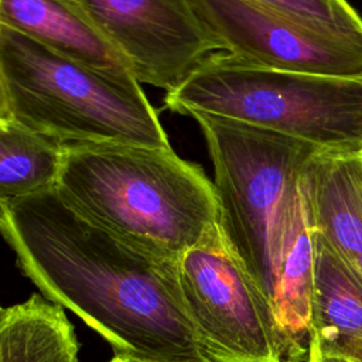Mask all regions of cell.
Returning <instances> with one entry per match:
<instances>
[{
  "instance_id": "6da1fadb",
  "label": "cell",
  "mask_w": 362,
  "mask_h": 362,
  "mask_svg": "<svg viewBox=\"0 0 362 362\" xmlns=\"http://www.w3.org/2000/svg\"><path fill=\"white\" fill-rule=\"evenodd\" d=\"M0 229L42 296L76 314L115 354L209 362L185 307L178 260L92 222L55 188L0 202Z\"/></svg>"
},
{
  "instance_id": "7a4b0ae2",
  "label": "cell",
  "mask_w": 362,
  "mask_h": 362,
  "mask_svg": "<svg viewBox=\"0 0 362 362\" xmlns=\"http://www.w3.org/2000/svg\"><path fill=\"white\" fill-rule=\"evenodd\" d=\"M214 168L219 223L290 334L310 328L314 239L301 187L320 148L235 119L194 112Z\"/></svg>"
},
{
  "instance_id": "3957f363",
  "label": "cell",
  "mask_w": 362,
  "mask_h": 362,
  "mask_svg": "<svg viewBox=\"0 0 362 362\" xmlns=\"http://www.w3.org/2000/svg\"><path fill=\"white\" fill-rule=\"evenodd\" d=\"M55 189L92 222L173 260L219 225L214 182L171 146L66 144Z\"/></svg>"
},
{
  "instance_id": "277c9868",
  "label": "cell",
  "mask_w": 362,
  "mask_h": 362,
  "mask_svg": "<svg viewBox=\"0 0 362 362\" xmlns=\"http://www.w3.org/2000/svg\"><path fill=\"white\" fill-rule=\"evenodd\" d=\"M0 119L62 144L171 146L139 81L100 74L3 24Z\"/></svg>"
},
{
  "instance_id": "5b68a950",
  "label": "cell",
  "mask_w": 362,
  "mask_h": 362,
  "mask_svg": "<svg viewBox=\"0 0 362 362\" xmlns=\"http://www.w3.org/2000/svg\"><path fill=\"white\" fill-rule=\"evenodd\" d=\"M164 106L235 119L310 143L362 156V81L267 69L228 52L211 54Z\"/></svg>"
},
{
  "instance_id": "8992f818",
  "label": "cell",
  "mask_w": 362,
  "mask_h": 362,
  "mask_svg": "<svg viewBox=\"0 0 362 362\" xmlns=\"http://www.w3.org/2000/svg\"><path fill=\"white\" fill-rule=\"evenodd\" d=\"M198 344L209 362H303L277 313L226 239L221 223L178 259Z\"/></svg>"
},
{
  "instance_id": "52a82bcc",
  "label": "cell",
  "mask_w": 362,
  "mask_h": 362,
  "mask_svg": "<svg viewBox=\"0 0 362 362\" xmlns=\"http://www.w3.org/2000/svg\"><path fill=\"white\" fill-rule=\"evenodd\" d=\"M218 49L267 69L362 81V40L313 28L250 0H187Z\"/></svg>"
},
{
  "instance_id": "ba28073f",
  "label": "cell",
  "mask_w": 362,
  "mask_h": 362,
  "mask_svg": "<svg viewBox=\"0 0 362 362\" xmlns=\"http://www.w3.org/2000/svg\"><path fill=\"white\" fill-rule=\"evenodd\" d=\"M127 59L134 78L165 93L218 47L187 0H65Z\"/></svg>"
},
{
  "instance_id": "9c48e42d",
  "label": "cell",
  "mask_w": 362,
  "mask_h": 362,
  "mask_svg": "<svg viewBox=\"0 0 362 362\" xmlns=\"http://www.w3.org/2000/svg\"><path fill=\"white\" fill-rule=\"evenodd\" d=\"M301 187L311 228L362 274V156L318 150Z\"/></svg>"
},
{
  "instance_id": "30bf717a",
  "label": "cell",
  "mask_w": 362,
  "mask_h": 362,
  "mask_svg": "<svg viewBox=\"0 0 362 362\" xmlns=\"http://www.w3.org/2000/svg\"><path fill=\"white\" fill-rule=\"evenodd\" d=\"M0 24L100 74L136 79L123 54L65 0H0Z\"/></svg>"
},
{
  "instance_id": "8fae6325",
  "label": "cell",
  "mask_w": 362,
  "mask_h": 362,
  "mask_svg": "<svg viewBox=\"0 0 362 362\" xmlns=\"http://www.w3.org/2000/svg\"><path fill=\"white\" fill-rule=\"evenodd\" d=\"M311 339L320 352L362 362V274L313 229Z\"/></svg>"
},
{
  "instance_id": "7c38bea8",
  "label": "cell",
  "mask_w": 362,
  "mask_h": 362,
  "mask_svg": "<svg viewBox=\"0 0 362 362\" xmlns=\"http://www.w3.org/2000/svg\"><path fill=\"white\" fill-rule=\"evenodd\" d=\"M78 341L64 307L44 296L0 311V362H78Z\"/></svg>"
},
{
  "instance_id": "4fadbf2b",
  "label": "cell",
  "mask_w": 362,
  "mask_h": 362,
  "mask_svg": "<svg viewBox=\"0 0 362 362\" xmlns=\"http://www.w3.org/2000/svg\"><path fill=\"white\" fill-rule=\"evenodd\" d=\"M66 144L0 119V202L57 187Z\"/></svg>"
},
{
  "instance_id": "5bb4252c",
  "label": "cell",
  "mask_w": 362,
  "mask_h": 362,
  "mask_svg": "<svg viewBox=\"0 0 362 362\" xmlns=\"http://www.w3.org/2000/svg\"><path fill=\"white\" fill-rule=\"evenodd\" d=\"M313 28L362 40V20L346 0H250Z\"/></svg>"
},
{
  "instance_id": "9a60e30c",
  "label": "cell",
  "mask_w": 362,
  "mask_h": 362,
  "mask_svg": "<svg viewBox=\"0 0 362 362\" xmlns=\"http://www.w3.org/2000/svg\"><path fill=\"white\" fill-rule=\"evenodd\" d=\"M308 362H349L348 359L339 358V356H334V355H325L322 352H320L314 345L310 344L308 348Z\"/></svg>"
},
{
  "instance_id": "2e32d148",
  "label": "cell",
  "mask_w": 362,
  "mask_h": 362,
  "mask_svg": "<svg viewBox=\"0 0 362 362\" xmlns=\"http://www.w3.org/2000/svg\"><path fill=\"white\" fill-rule=\"evenodd\" d=\"M107 362H164V361L148 359V358H141V356L129 355V354H115V356Z\"/></svg>"
},
{
  "instance_id": "e0dca14e",
  "label": "cell",
  "mask_w": 362,
  "mask_h": 362,
  "mask_svg": "<svg viewBox=\"0 0 362 362\" xmlns=\"http://www.w3.org/2000/svg\"><path fill=\"white\" fill-rule=\"evenodd\" d=\"M349 362H358V361H349Z\"/></svg>"
},
{
  "instance_id": "ac0fdd59",
  "label": "cell",
  "mask_w": 362,
  "mask_h": 362,
  "mask_svg": "<svg viewBox=\"0 0 362 362\" xmlns=\"http://www.w3.org/2000/svg\"><path fill=\"white\" fill-rule=\"evenodd\" d=\"M307 362H308V361H307Z\"/></svg>"
}]
</instances>
